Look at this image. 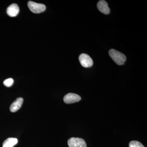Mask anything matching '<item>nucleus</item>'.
<instances>
[{
  "mask_svg": "<svg viewBox=\"0 0 147 147\" xmlns=\"http://www.w3.org/2000/svg\"><path fill=\"white\" fill-rule=\"evenodd\" d=\"M97 8L101 13L105 14L110 13V9L108 7V3L105 1L101 0L97 3Z\"/></svg>",
  "mask_w": 147,
  "mask_h": 147,
  "instance_id": "423d86ee",
  "label": "nucleus"
},
{
  "mask_svg": "<svg viewBox=\"0 0 147 147\" xmlns=\"http://www.w3.org/2000/svg\"><path fill=\"white\" fill-rule=\"evenodd\" d=\"M14 82L13 79L12 78H9L6 79L3 82V84L7 87H10L13 85Z\"/></svg>",
  "mask_w": 147,
  "mask_h": 147,
  "instance_id": "9b49d317",
  "label": "nucleus"
},
{
  "mask_svg": "<svg viewBox=\"0 0 147 147\" xmlns=\"http://www.w3.org/2000/svg\"><path fill=\"white\" fill-rule=\"evenodd\" d=\"M81 97L79 95L76 94L69 93L65 96L63 100L67 104H71L74 102H78L81 100Z\"/></svg>",
  "mask_w": 147,
  "mask_h": 147,
  "instance_id": "39448f33",
  "label": "nucleus"
},
{
  "mask_svg": "<svg viewBox=\"0 0 147 147\" xmlns=\"http://www.w3.org/2000/svg\"><path fill=\"white\" fill-rule=\"evenodd\" d=\"M79 61L82 66L84 67H91L93 64L92 58L87 54H81L79 57Z\"/></svg>",
  "mask_w": 147,
  "mask_h": 147,
  "instance_id": "20e7f679",
  "label": "nucleus"
},
{
  "mask_svg": "<svg viewBox=\"0 0 147 147\" xmlns=\"http://www.w3.org/2000/svg\"><path fill=\"white\" fill-rule=\"evenodd\" d=\"M129 147H145L140 142L137 141H132L130 142Z\"/></svg>",
  "mask_w": 147,
  "mask_h": 147,
  "instance_id": "9d476101",
  "label": "nucleus"
},
{
  "mask_svg": "<svg viewBox=\"0 0 147 147\" xmlns=\"http://www.w3.org/2000/svg\"><path fill=\"white\" fill-rule=\"evenodd\" d=\"M19 11V8L16 4L11 5L7 7V13L10 17H15L17 16Z\"/></svg>",
  "mask_w": 147,
  "mask_h": 147,
  "instance_id": "6e6552de",
  "label": "nucleus"
},
{
  "mask_svg": "<svg viewBox=\"0 0 147 147\" xmlns=\"http://www.w3.org/2000/svg\"><path fill=\"white\" fill-rule=\"evenodd\" d=\"M67 143L69 147H87L86 142L82 138L72 137L69 139Z\"/></svg>",
  "mask_w": 147,
  "mask_h": 147,
  "instance_id": "7ed1b4c3",
  "label": "nucleus"
},
{
  "mask_svg": "<svg viewBox=\"0 0 147 147\" xmlns=\"http://www.w3.org/2000/svg\"><path fill=\"white\" fill-rule=\"evenodd\" d=\"M24 102V99L21 97L16 98V100L12 102L10 106V110L12 113H15L21 108Z\"/></svg>",
  "mask_w": 147,
  "mask_h": 147,
  "instance_id": "0eeeda50",
  "label": "nucleus"
},
{
  "mask_svg": "<svg viewBox=\"0 0 147 147\" xmlns=\"http://www.w3.org/2000/svg\"><path fill=\"white\" fill-rule=\"evenodd\" d=\"M109 54L113 60L118 65H123L126 60L125 55L117 50L111 49L109 51Z\"/></svg>",
  "mask_w": 147,
  "mask_h": 147,
  "instance_id": "f257e3e1",
  "label": "nucleus"
},
{
  "mask_svg": "<svg viewBox=\"0 0 147 147\" xmlns=\"http://www.w3.org/2000/svg\"><path fill=\"white\" fill-rule=\"evenodd\" d=\"M28 7L32 12L35 13H41L45 11L46 9V7L44 4L37 3L32 1H30L28 3Z\"/></svg>",
  "mask_w": 147,
  "mask_h": 147,
  "instance_id": "f03ea898",
  "label": "nucleus"
},
{
  "mask_svg": "<svg viewBox=\"0 0 147 147\" xmlns=\"http://www.w3.org/2000/svg\"><path fill=\"white\" fill-rule=\"evenodd\" d=\"M18 142V139L16 138H9L3 143V147H13Z\"/></svg>",
  "mask_w": 147,
  "mask_h": 147,
  "instance_id": "1a4fd4ad",
  "label": "nucleus"
}]
</instances>
